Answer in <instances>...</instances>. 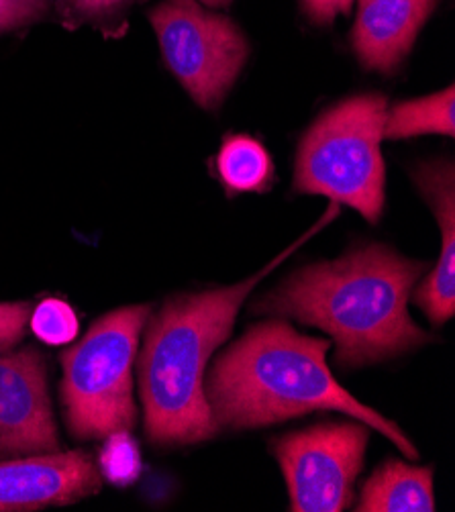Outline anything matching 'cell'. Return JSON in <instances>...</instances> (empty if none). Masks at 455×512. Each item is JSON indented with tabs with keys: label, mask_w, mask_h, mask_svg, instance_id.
<instances>
[{
	"label": "cell",
	"mask_w": 455,
	"mask_h": 512,
	"mask_svg": "<svg viewBox=\"0 0 455 512\" xmlns=\"http://www.w3.org/2000/svg\"><path fill=\"white\" fill-rule=\"evenodd\" d=\"M423 264L386 245L358 247L335 262L302 268L254 311L323 329L339 366L358 368L407 353L431 337L411 319V288Z\"/></svg>",
	"instance_id": "1"
},
{
	"label": "cell",
	"mask_w": 455,
	"mask_h": 512,
	"mask_svg": "<svg viewBox=\"0 0 455 512\" xmlns=\"http://www.w3.org/2000/svg\"><path fill=\"white\" fill-rule=\"evenodd\" d=\"M329 347L327 339L302 335L284 321L251 327L219 357L205 380L217 427L256 429L317 411H337L378 429L415 459L417 449L407 435L333 378Z\"/></svg>",
	"instance_id": "2"
},
{
	"label": "cell",
	"mask_w": 455,
	"mask_h": 512,
	"mask_svg": "<svg viewBox=\"0 0 455 512\" xmlns=\"http://www.w3.org/2000/svg\"><path fill=\"white\" fill-rule=\"evenodd\" d=\"M337 215L327 217L305 237L292 243L256 276L239 284L172 298L149 323L139 357V386L149 439L160 445H190L217 435L205 392V370L215 349L229 337L243 300L262 278L288 255L321 231Z\"/></svg>",
	"instance_id": "3"
},
{
	"label": "cell",
	"mask_w": 455,
	"mask_h": 512,
	"mask_svg": "<svg viewBox=\"0 0 455 512\" xmlns=\"http://www.w3.org/2000/svg\"><path fill=\"white\" fill-rule=\"evenodd\" d=\"M386 111L382 94H360L323 113L300 139L294 190L347 204L370 223H378L386 186L380 149Z\"/></svg>",
	"instance_id": "4"
},
{
	"label": "cell",
	"mask_w": 455,
	"mask_h": 512,
	"mask_svg": "<svg viewBox=\"0 0 455 512\" xmlns=\"http://www.w3.org/2000/svg\"><path fill=\"white\" fill-rule=\"evenodd\" d=\"M149 313L147 304L123 306L64 351L62 400L76 437L103 439L135 427L133 362Z\"/></svg>",
	"instance_id": "5"
},
{
	"label": "cell",
	"mask_w": 455,
	"mask_h": 512,
	"mask_svg": "<svg viewBox=\"0 0 455 512\" xmlns=\"http://www.w3.org/2000/svg\"><path fill=\"white\" fill-rule=\"evenodd\" d=\"M162 56L202 109H217L235 84L249 45L233 21L194 0H168L151 13Z\"/></svg>",
	"instance_id": "6"
},
{
	"label": "cell",
	"mask_w": 455,
	"mask_h": 512,
	"mask_svg": "<svg viewBox=\"0 0 455 512\" xmlns=\"http://www.w3.org/2000/svg\"><path fill=\"white\" fill-rule=\"evenodd\" d=\"M366 423H325L290 433L276 443L290 510L339 512L349 506L370 441Z\"/></svg>",
	"instance_id": "7"
},
{
	"label": "cell",
	"mask_w": 455,
	"mask_h": 512,
	"mask_svg": "<svg viewBox=\"0 0 455 512\" xmlns=\"http://www.w3.org/2000/svg\"><path fill=\"white\" fill-rule=\"evenodd\" d=\"M58 449L45 364L37 349L0 351V455Z\"/></svg>",
	"instance_id": "8"
},
{
	"label": "cell",
	"mask_w": 455,
	"mask_h": 512,
	"mask_svg": "<svg viewBox=\"0 0 455 512\" xmlns=\"http://www.w3.org/2000/svg\"><path fill=\"white\" fill-rule=\"evenodd\" d=\"M100 490V472L84 451H47L0 462V512L74 504Z\"/></svg>",
	"instance_id": "9"
},
{
	"label": "cell",
	"mask_w": 455,
	"mask_h": 512,
	"mask_svg": "<svg viewBox=\"0 0 455 512\" xmlns=\"http://www.w3.org/2000/svg\"><path fill=\"white\" fill-rule=\"evenodd\" d=\"M437 0H360L353 49L368 70L392 72L415 45Z\"/></svg>",
	"instance_id": "10"
},
{
	"label": "cell",
	"mask_w": 455,
	"mask_h": 512,
	"mask_svg": "<svg viewBox=\"0 0 455 512\" xmlns=\"http://www.w3.org/2000/svg\"><path fill=\"white\" fill-rule=\"evenodd\" d=\"M417 186L437 217L441 231L439 260L427 280L415 294L423 313L441 325L455 313V280H453V253H455V172L451 162L423 164L415 172Z\"/></svg>",
	"instance_id": "11"
},
{
	"label": "cell",
	"mask_w": 455,
	"mask_h": 512,
	"mask_svg": "<svg viewBox=\"0 0 455 512\" xmlns=\"http://www.w3.org/2000/svg\"><path fill=\"white\" fill-rule=\"evenodd\" d=\"M362 512H431L435 510L433 474L402 462H388L364 484Z\"/></svg>",
	"instance_id": "12"
},
{
	"label": "cell",
	"mask_w": 455,
	"mask_h": 512,
	"mask_svg": "<svg viewBox=\"0 0 455 512\" xmlns=\"http://www.w3.org/2000/svg\"><path fill=\"white\" fill-rule=\"evenodd\" d=\"M429 133L449 137L455 133L453 86L423 98L400 102L386 111L384 139H409Z\"/></svg>",
	"instance_id": "13"
},
{
	"label": "cell",
	"mask_w": 455,
	"mask_h": 512,
	"mask_svg": "<svg viewBox=\"0 0 455 512\" xmlns=\"http://www.w3.org/2000/svg\"><path fill=\"white\" fill-rule=\"evenodd\" d=\"M215 164L221 182L231 194L264 192L274 170L266 147L247 135L227 137Z\"/></svg>",
	"instance_id": "14"
},
{
	"label": "cell",
	"mask_w": 455,
	"mask_h": 512,
	"mask_svg": "<svg viewBox=\"0 0 455 512\" xmlns=\"http://www.w3.org/2000/svg\"><path fill=\"white\" fill-rule=\"evenodd\" d=\"M31 331L47 345H66L78 335V317L72 306L60 298H45L29 317Z\"/></svg>",
	"instance_id": "15"
},
{
	"label": "cell",
	"mask_w": 455,
	"mask_h": 512,
	"mask_svg": "<svg viewBox=\"0 0 455 512\" xmlns=\"http://www.w3.org/2000/svg\"><path fill=\"white\" fill-rule=\"evenodd\" d=\"M107 445L100 453V474L113 484H131L141 470V455L137 443L129 437V431L113 433L107 437Z\"/></svg>",
	"instance_id": "16"
},
{
	"label": "cell",
	"mask_w": 455,
	"mask_h": 512,
	"mask_svg": "<svg viewBox=\"0 0 455 512\" xmlns=\"http://www.w3.org/2000/svg\"><path fill=\"white\" fill-rule=\"evenodd\" d=\"M29 317V302H0V351L11 349L23 339Z\"/></svg>",
	"instance_id": "17"
},
{
	"label": "cell",
	"mask_w": 455,
	"mask_h": 512,
	"mask_svg": "<svg viewBox=\"0 0 455 512\" xmlns=\"http://www.w3.org/2000/svg\"><path fill=\"white\" fill-rule=\"evenodd\" d=\"M47 9L49 0H0V33L43 19Z\"/></svg>",
	"instance_id": "18"
},
{
	"label": "cell",
	"mask_w": 455,
	"mask_h": 512,
	"mask_svg": "<svg viewBox=\"0 0 455 512\" xmlns=\"http://www.w3.org/2000/svg\"><path fill=\"white\" fill-rule=\"evenodd\" d=\"M300 3L311 21L327 25L333 23L339 15H347L356 0H300Z\"/></svg>",
	"instance_id": "19"
},
{
	"label": "cell",
	"mask_w": 455,
	"mask_h": 512,
	"mask_svg": "<svg viewBox=\"0 0 455 512\" xmlns=\"http://www.w3.org/2000/svg\"><path fill=\"white\" fill-rule=\"evenodd\" d=\"M129 0H76L74 3V13L84 19H107L117 15Z\"/></svg>",
	"instance_id": "20"
},
{
	"label": "cell",
	"mask_w": 455,
	"mask_h": 512,
	"mask_svg": "<svg viewBox=\"0 0 455 512\" xmlns=\"http://www.w3.org/2000/svg\"><path fill=\"white\" fill-rule=\"evenodd\" d=\"M200 3H205L209 7H223V5L231 3V0H200Z\"/></svg>",
	"instance_id": "21"
},
{
	"label": "cell",
	"mask_w": 455,
	"mask_h": 512,
	"mask_svg": "<svg viewBox=\"0 0 455 512\" xmlns=\"http://www.w3.org/2000/svg\"><path fill=\"white\" fill-rule=\"evenodd\" d=\"M60 3H62L64 7H74V3H76V0H60Z\"/></svg>",
	"instance_id": "22"
}]
</instances>
